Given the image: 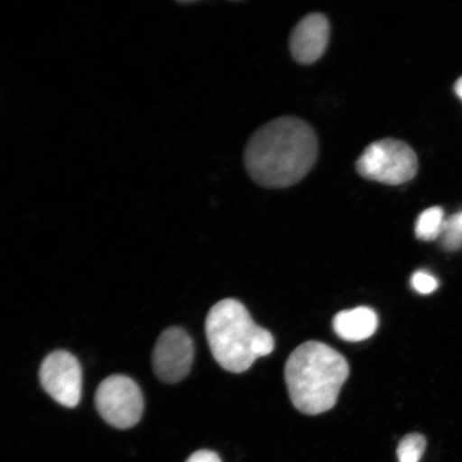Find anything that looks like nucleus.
Masks as SVG:
<instances>
[{"instance_id":"f03ea898","label":"nucleus","mask_w":462,"mask_h":462,"mask_svg":"<svg viewBox=\"0 0 462 462\" xmlns=\"http://www.w3.org/2000/svg\"><path fill=\"white\" fill-rule=\"evenodd\" d=\"M348 375L345 357L330 346L314 340L299 346L285 366L289 397L300 412L309 415L331 410Z\"/></svg>"},{"instance_id":"f8f14e48","label":"nucleus","mask_w":462,"mask_h":462,"mask_svg":"<svg viewBox=\"0 0 462 462\" xmlns=\"http://www.w3.org/2000/svg\"><path fill=\"white\" fill-rule=\"evenodd\" d=\"M441 245L448 252L458 251L462 247V211L446 218L440 236Z\"/></svg>"},{"instance_id":"9d476101","label":"nucleus","mask_w":462,"mask_h":462,"mask_svg":"<svg viewBox=\"0 0 462 462\" xmlns=\"http://www.w3.org/2000/svg\"><path fill=\"white\" fill-rule=\"evenodd\" d=\"M446 215L441 207H431L421 212L415 223V236L421 241L440 239Z\"/></svg>"},{"instance_id":"423d86ee","label":"nucleus","mask_w":462,"mask_h":462,"mask_svg":"<svg viewBox=\"0 0 462 462\" xmlns=\"http://www.w3.org/2000/svg\"><path fill=\"white\" fill-rule=\"evenodd\" d=\"M39 378L44 391L61 406H78L82 397L83 372L70 352H51L40 367Z\"/></svg>"},{"instance_id":"39448f33","label":"nucleus","mask_w":462,"mask_h":462,"mask_svg":"<svg viewBox=\"0 0 462 462\" xmlns=\"http://www.w3.org/2000/svg\"><path fill=\"white\" fill-rule=\"evenodd\" d=\"M95 402L102 419L116 429H131L143 417L142 390L126 375L114 374L103 380L97 390Z\"/></svg>"},{"instance_id":"6e6552de","label":"nucleus","mask_w":462,"mask_h":462,"mask_svg":"<svg viewBox=\"0 0 462 462\" xmlns=\"http://www.w3.org/2000/svg\"><path fill=\"white\" fill-rule=\"evenodd\" d=\"M330 33V22L325 14L306 15L294 27L289 40L293 60L300 65H313L325 55Z\"/></svg>"},{"instance_id":"4468645a","label":"nucleus","mask_w":462,"mask_h":462,"mask_svg":"<svg viewBox=\"0 0 462 462\" xmlns=\"http://www.w3.org/2000/svg\"><path fill=\"white\" fill-rule=\"evenodd\" d=\"M186 462H222V460L212 450L201 449L190 455Z\"/></svg>"},{"instance_id":"20e7f679","label":"nucleus","mask_w":462,"mask_h":462,"mask_svg":"<svg viewBox=\"0 0 462 462\" xmlns=\"http://www.w3.org/2000/svg\"><path fill=\"white\" fill-rule=\"evenodd\" d=\"M356 167L357 173L367 180L401 186L417 175L419 162L408 143L384 138L369 144Z\"/></svg>"},{"instance_id":"9b49d317","label":"nucleus","mask_w":462,"mask_h":462,"mask_svg":"<svg viewBox=\"0 0 462 462\" xmlns=\"http://www.w3.org/2000/svg\"><path fill=\"white\" fill-rule=\"evenodd\" d=\"M426 449V439L420 433H410L397 448L398 462H420Z\"/></svg>"},{"instance_id":"f257e3e1","label":"nucleus","mask_w":462,"mask_h":462,"mask_svg":"<svg viewBox=\"0 0 462 462\" xmlns=\"http://www.w3.org/2000/svg\"><path fill=\"white\" fill-rule=\"evenodd\" d=\"M318 159L313 128L302 119L281 117L254 133L245 152L248 175L263 188L285 189L299 183Z\"/></svg>"},{"instance_id":"1a4fd4ad","label":"nucleus","mask_w":462,"mask_h":462,"mask_svg":"<svg viewBox=\"0 0 462 462\" xmlns=\"http://www.w3.org/2000/svg\"><path fill=\"white\" fill-rule=\"evenodd\" d=\"M378 325V315L365 306L340 311L333 319V328L337 337L352 343L372 337Z\"/></svg>"},{"instance_id":"ddd939ff","label":"nucleus","mask_w":462,"mask_h":462,"mask_svg":"<svg viewBox=\"0 0 462 462\" xmlns=\"http://www.w3.org/2000/svg\"><path fill=\"white\" fill-rule=\"evenodd\" d=\"M411 285L414 291L420 294H430L437 291L439 282L427 271L419 270L411 277Z\"/></svg>"},{"instance_id":"7ed1b4c3","label":"nucleus","mask_w":462,"mask_h":462,"mask_svg":"<svg viewBox=\"0 0 462 462\" xmlns=\"http://www.w3.org/2000/svg\"><path fill=\"white\" fill-rule=\"evenodd\" d=\"M206 335L215 360L234 374L246 372L275 346L273 335L257 326L245 306L235 299L213 306L207 316Z\"/></svg>"},{"instance_id":"0eeeda50","label":"nucleus","mask_w":462,"mask_h":462,"mask_svg":"<svg viewBox=\"0 0 462 462\" xmlns=\"http://www.w3.org/2000/svg\"><path fill=\"white\" fill-rule=\"evenodd\" d=\"M194 356L193 339L188 332L177 327L167 328L153 349V371L164 383H177L189 374Z\"/></svg>"},{"instance_id":"2eb2a0df","label":"nucleus","mask_w":462,"mask_h":462,"mask_svg":"<svg viewBox=\"0 0 462 462\" xmlns=\"http://www.w3.org/2000/svg\"><path fill=\"white\" fill-rule=\"evenodd\" d=\"M454 90L456 92V95H457L462 101V77H460L457 82L455 83Z\"/></svg>"}]
</instances>
